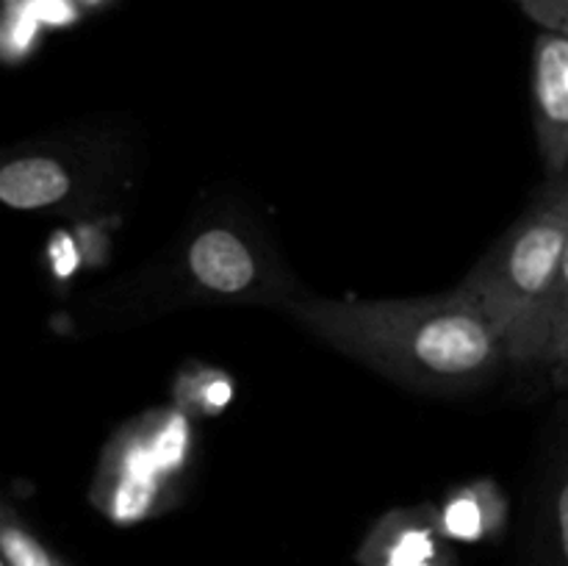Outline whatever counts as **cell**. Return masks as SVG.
<instances>
[{
    "label": "cell",
    "instance_id": "obj_1",
    "mask_svg": "<svg viewBox=\"0 0 568 566\" xmlns=\"http://www.w3.org/2000/svg\"><path fill=\"white\" fill-rule=\"evenodd\" d=\"M292 314L338 353L422 388H464L503 366V336L471 294L405 300H308Z\"/></svg>",
    "mask_w": 568,
    "mask_h": 566
},
{
    "label": "cell",
    "instance_id": "obj_2",
    "mask_svg": "<svg viewBox=\"0 0 568 566\" xmlns=\"http://www.w3.org/2000/svg\"><path fill=\"white\" fill-rule=\"evenodd\" d=\"M568 242V175L547 178L536 203L458 283L477 300L510 353L547 297Z\"/></svg>",
    "mask_w": 568,
    "mask_h": 566
},
{
    "label": "cell",
    "instance_id": "obj_3",
    "mask_svg": "<svg viewBox=\"0 0 568 566\" xmlns=\"http://www.w3.org/2000/svg\"><path fill=\"white\" fill-rule=\"evenodd\" d=\"M192 449L183 408L148 414L109 444L92 499L111 522L131 525L159 514Z\"/></svg>",
    "mask_w": 568,
    "mask_h": 566
},
{
    "label": "cell",
    "instance_id": "obj_4",
    "mask_svg": "<svg viewBox=\"0 0 568 566\" xmlns=\"http://www.w3.org/2000/svg\"><path fill=\"white\" fill-rule=\"evenodd\" d=\"M358 566H460L453 538L430 503L392 508L369 527L355 553Z\"/></svg>",
    "mask_w": 568,
    "mask_h": 566
},
{
    "label": "cell",
    "instance_id": "obj_5",
    "mask_svg": "<svg viewBox=\"0 0 568 566\" xmlns=\"http://www.w3.org/2000/svg\"><path fill=\"white\" fill-rule=\"evenodd\" d=\"M532 125L547 178L568 175V37L541 31L530 64Z\"/></svg>",
    "mask_w": 568,
    "mask_h": 566
},
{
    "label": "cell",
    "instance_id": "obj_6",
    "mask_svg": "<svg viewBox=\"0 0 568 566\" xmlns=\"http://www.w3.org/2000/svg\"><path fill=\"white\" fill-rule=\"evenodd\" d=\"M436 508L444 533L453 542L469 544L503 536L510 516L508 497L491 477H480V481L453 488Z\"/></svg>",
    "mask_w": 568,
    "mask_h": 566
},
{
    "label": "cell",
    "instance_id": "obj_7",
    "mask_svg": "<svg viewBox=\"0 0 568 566\" xmlns=\"http://www.w3.org/2000/svg\"><path fill=\"white\" fill-rule=\"evenodd\" d=\"M192 272L203 286L216 289V292H239L247 286L255 275L253 259L247 247H242L231 233H205L192 247Z\"/></svg>",
    "mask_w": 568,
    "mask_h": 566
},
{
    "label": "cell",
    "instance_id": "obj_8",
    "mask_svg": "<svg viewBox=\"0 0 568 566\" xmlns=\"http://www.w3.org/2000/svg\"><path fill=\"white\" fill-rule=\"evenodd\" d=\"M70 192V175L48 155L11 161L0 175V194L14 209H42Z\"/></svg>",
    "mask_w": 568,
    "mask_h": 566
},
{
    "label": "cell",
    "instance_id": "obj_9",
    "mask_svg": "<svg viewBox=\"0 0 568 566\" xmlns=\"http://www.w3.org/2000/svg\"><path fill=\"white\" fill-rule=\"evenodd\" d=\"M521 566H568V461L555 475L541 522Z\"/></svg>",
    "mask_w": 568,
    "mask_h": 566
},
{
    "label": "cell",
    "instance_id": "obj_10",
    "mask_svg": "<svg viewBox=\"0 0 568 566\" xmlns=\"http://www.w3.org/2000/svg\"><path fill=\"white\" fill-rule=\"evenodd\" d=\"M568 314V242L564 250V259H560L558 272H555V281L549 286L547 297L538 305L536 316L530 320V325L525 327V333L519 336V342L510 347L508 358L516 364H538L544 347L552 338V333L558 331L560 322Z\"/></svg>",
    "mask_w": 568,
    "mask_h": 566
},
{
    "label": "cell",
    "instance_id": "obj_11",
    "mask_svg": "<svg viewBox=\"0 0 568 566\" xmlns=\"http://www.w3.org/2000/svg\"><path fill=\"white\" fill-rule=\"evenodd\" d=\"M178 394H181L183 408L200 411V414H216V411L231 403L233 383L220 370H203L194 372V375H183Z\"/></svg>",
    "mask_w": 568,
    "mask_h": 566
},
{
    "label": "cell",
    "instance_id": "obj_12",
    "mask_svg": "<svg viewBox=\"0 0 568 566\" xmlns=\"http://www.w3.org/2000/svg\"><path fill=\"white\" fill-rule=\"evenodd\" d=\"M541 31L568 37V0H514Z\"/></svg>",
    "mask_w": 568,
    "mask_h": 566
},
{
    "label": "cell",
    "instance_id": "obj_13",
    "mask_svg": "<svg viewBox=\"0 0 568 566\" xmlns=\"http://www.w3.org/2000/svg\"><path fill=\"white\" fill-rule=\"evenodd\" d=\"M538 364H547L549 370H560V366H568V314H566V320L560 322L558 331L552 333V338L547 342V347H544Z\"/></svg>",
    "mask_w": 568,
    "mask_h": 566
},
{
    "label": "cell",
    "instance_id": "obj_14",
    "mask_svg": "<svg viewBox=\"0 0 568 566\" xmlns=\"http://www.w3.org/2000/svg\"><path fill=\"white\" fill-rule=\"evenodd\" d=\"M75 3L87 11V9H103V6L114 3V0H75Z\"/></svg>",
    "mask_w": 568,
    "mask_h": 566
},
{
    "label": "cell",
    "instance_id": "obj_15",
    "mask_svg": "<svg viewBox=\"0 0 568 566\" xmlns=\"http://www.w3.org/2000/svg\"><path fill=\"white\" fill-rule=\"evenodd\" d=\"M552 381L558 383V386L568 388V366H560V370H552Z\"/></svg>",
    "mask_w": 568,
    "mask_h": 566
}]
</instances>
